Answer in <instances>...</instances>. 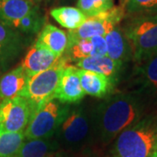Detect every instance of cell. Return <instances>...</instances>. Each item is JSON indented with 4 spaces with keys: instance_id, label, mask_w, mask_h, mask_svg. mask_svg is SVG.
Returning <instances> with one entry per match:
<instances>
[{
    "instance_id": "cell-1",
    "label": "cell",
    "mask_w": 157,
    "mask_h": 157,
    "mask_svg": "<svg viewBox=\"0 0 157 157\" xmlns=\"http://www.w3.org/2000/svg\"><path fill=\"white\" fill-rule=\"evenodd\" d=\"M149 103L135 91L117 93L93 108L94 136L107 144L146 115Z\"/></svg>"
},
{
    "instance_id": "cell-2",
    "label": "cell",
    "mask_w": 157,
    "mask_h": 157,
    "mask_svg": "<svg viewBox=\"0 0 157 157\" xmlns=\"http://www.w3.org/2000/svg\"><path fill=\"white\" fill-rule=\"evenodd\" d=\"M157 152V113L146 114L115 138L113 157H152Z\"/></svg>"
},
{
    "instance_id": "cell-3",
    "label": "cell",
    "mask_w": 157,
    "mask_h": 157,
    "mask_svg": "<svg viewBox=\"0 0 157 157\" xmlns=\"http://www.w3.org/2000/svg\"><path fill=\"white\" fill-rule=\"evenodd\" d=\"M54 136L59 148L78 151L87 146L90 140L94 138L93 108L85 105L71 107Z\"/></svg>"
},
{
    "instance_id": "cell-4",
    "label": "cell",
    "mask_w": 157,
    "mask_h": 157,
    "mask_svg": "<svg viewBox=\"0 0 157 157\" xmlns=\"http://www.w3.org/2000/svg\"><path fill=\"white\" fill-rule=\"evenodd\" d=\"M121 28L135 63L157 53V14L128 17Z\"/></svg>"
},
{
    "instance_id": "cell-5",
    "label": "cell",
    "mask_w": 157,
    "mask_h": 157,
    "mask_svg": "<svg viewBox=\"0 0 157 157\" xmlns=\"http://www.w3.org/2000/svg\"><path fill=\"white\" fill-rule=\"evenodd\" d=\"M68 59L64 54L50 68L29 77L20 96L28 101L32 112L54 99V94Z\"/></svg>"
},
{
    "instance_id": "cell-6",
    "label": "cell",
    "mask_w": 157,
    "mask_h": 157,
    "mask_svg": "<svg viewBox=\"0 0 157 157\" xmlns=\"http://www.w3.org/2000/svg\"><path fill=\"white\" fill-rule=\"evenodd\" d=\"M71 110V105L55 99L46 102L32 114L25 130V139L52 138Z\"/></svg>"
},
{
    "instance_id": "cell-7",
    "label": "cell",
    "mask_w": 157,
    "mask_h": 157,
    "mask_svg": "<svg viewBox=\"0 0 157 157\" xmlns=\"http://www.w3.org/2000/svg\"><path fill=\"white\" fill-rule=\"evenodd\" d=\"M125 17L123 7L120 6H113L109 11L99 15L87 17L78 28L68 32V45L95 36H105L112 27L121 25Z\"/></svg>"
},
{
    "instance_id": "cell-8",
    "label": "cell",
    "mask_w": 157,
    "mask_h": 157,
    "mask_svg": "<svg viewBox=\"0 0 157 157\" xmlns=\"http://www.w3.org/2000/svg\"><path fill=\"white\" fill-rule=\"evenodd\" d=\"M33 114L28 101L22 96L2 101L0 104V130L25 132Z\"/></svg>"
},
{
    "instance_id": "cell-9",
    "label": "cell",
    "mask_w": 157,
    "mask_h": 157,
    "mask_svg": "<svg viewBox=\"0 0 157 157\" xmlns=\"http://www.w3.org/2000/svg\"><path fill=\"white\" fill-rule=\"evenodd\" d=\"M135 90L148 103L157 101V53L135 63L132 73Z\"/></svg>"
},
{
    "instance_id": "cell-10",
    "label": "cell",
    "mask_w": 157,
    "mask_h": 157,
    "mask_svg": "<svg viewBox=\"0 0 157 157\" xmlns=\"http://www.w3.org/2000/svg\"><path fill=\"white\" fill-rule=\"evenodd\" d=\"M24 40L18 32L0 22V72H6L22 53Z\"/></svg>"
},
{
    "instance_id": "cell-11",
    "label": "cell",
    "mask_w": 157,
    "mask_h": 157,
    "mask_svg": "<svg viewBox=\"0 0 157 157\" xmlns=\"http://www.w3.org/2000/svg\"><path fill=\"white\" fill-rule=\"evenodd\" d=\"M85 95L86 94L78 77V67L67 65L62 73L54 99L64 104L71 105L78 103L84 99Z\"/></svg>"
},
{
    "instance_id": "cell-12",
    "label": "cell",
    "mask_w": 157,
    "mask_h": 157,
    "mask_svg": "<svg viewBox=\"0 0 157 157\" xmlns=\"http://www.w3.org/2000/svg\"><path fill=\"white\" fill-rule=\"evenodd\" d=\"M64 55L68 61L77 62L89 57L107 55V44L104 36H95L91 39L78 40L67 45Z\"/></svg>"
},
{
    "instance_id": "cell-13",
    "label": "cell",
    "mask_w": 157,
    "mask_h": 157,
    "mask_svg": "<svg viewBox=\"0 0 157 157\" xmlns=\"http://www.w3.org/2000/svg\"><path fill=\"white\" fill-rule=\"evenodd\" d=\"M107 44V55L124 66L133 59V52L121 25L110 29L104 36Z\"/></svg>"
},
{
    "instance_id": "cell-14",
    "label": "cell",
    "mask_w": 157,
    "mask_h": 157,
    "mask_svg": "<svg viewBox=\"0 0 157 157\" xmlns=\"http://www.w3.org/2000/svg\"><path fill=\"white\" fill-rule=\"evenodd\" d=\"M58 59L54 53L35 42L26 52L20 66L31 77L50 68Z\"/></svg>"
},
{
    "instance_id": "cell-15",
    "label": "cell",
    "mask_w": 157,
    "mask_h": 157,
    "mask_svg": "<svg viewBox=\"0 0 157 157\" xmlns=\"http://www.w3.org/2000/svg\"><path fill=\"white\" fill-rule=\"evenodd\" d=\"M78 74L85 94L96 98L106 97L117 83L106 75L78 68Z\"/></svg>"
},
{
    "instance_id": "cell-16",
    "label": "cell",
    "mask_w": 157,
    "mask_h": 157,
    "mask_svg": "<svg viewBox=\"0 0 157 157\" xmlns=\"http://www.w3.org/2000/svg\"><path fill=\"white\" fill-rule=\"evenodd\" d=\"M28 79L29 76L21 66L5 73L0 78V100L5 101L20 96Z\"/></svg>"
},
{
    "instance_id": "cell-17",
    "label": "cell",
    "mask_w": 157,
    "mask_h": 157,
    "mask_svg": "<svg viewBox=\"0 0 157 157\" xmlns=\"http://www.w3.org/2000/svg\"><path fill=\"white\" fill-rule=\"evenodd\" d=\"M37 9V0H0V22L9 25Z\"/></svg>"
},
{
    "instance_id": "cell-18",
    "label": "cell",
    "mask_w": 157,
    "mask_h": 157,
    "mask_svg": "<svg viewBox=\"0 0 157 157\" xmlns=\"http://www.w3.org/2000/svg\"><path fill=\"white\" fill-rule=\"evenodd\" d=\"M36 42L59 58L67 48L68 36L61 29L53 25L46 24L40 31Z\"/></svg>"
},
{
    "instance_id": "cell-19",
    "label": "cell",
    "mask_w": 157,
    "mask_h": 157,
    "mask_svg": "<svg viewBox=\"0 0 157 157\" xmlns=\"http://www.w3.org/2000/svg\"><path fill=\"white\" fill-rule=\"evenodd\" d=\"M124 66L113 60L107 55L101 57H89L76 62V67L106 75L118 81V78Z\"/></svg>"
},
{
    "instance_id": "cell-20",
    "label": "cell",
    "mask_w": 157,
    "mask_h": 157,
    "mask_svg": "<svg viewBox=\"0 0 157 157\" xmlns=\"http://www.w3.org/2000/svg\"><path fill=\"white\" fill-rule=\"evenodd\" d=\"M59 149L55 139H25L14 157H53Z\"/></svg>"
},
{
    "instance_id": "cell-21",
    "label": "cell",
    "mask_w": 157,
    "mask_h": 157,
    "mask_svg": "<svg viewBox=\"0 0 157 157\" xmlns=\"http://www.w3.org/2000/svg\"><path fill=\"white\" fill-rule=\"evenodd\" d=\"M51 17L62 27L73 31L78 28L87 17L77 7L60 6L51 9Z\"/></svg>"
},
{
    "instance_id": "cell-22",
    "label": "cell",
    "mask_w": 157,
    "mask_h": 157,
    "mask_svg": "<svg viewBox=\"0 0 157 157\" xmlns=\"http://www.w3.org/2000/svg\"><path fill=\"white\" fill-rule=\"evenodd\" d=\"M45 25V16L40 12L39 9L35 10L28 15L23 17L22 18L11 23L9 27L17 31L18 33L26 34H37Z\"/></svg>"
},
{
    "instance_id": "cell-23",
    "label": "cell",
    "mask_w": 157,
    "mask_h": 157,
    "mask_svg": "<svg viewBox=\"0 0 157 157\" xmlns=\"http://www.w3.org/2000/svg\"><path fill=\"white\" fill-rule=\"evenodd\" d=\"M25 140V132L11 133L0 130V157L15 156Z\"/></svg>"
},
{
    "instance_id": "cell-24",
    "label": "cell",
    "mask_w": 157,
    "mask_h": 157,
    "mask_svg": "<svg viewBox=\"0 0 157 157\" xmlns=\"http://www.w3.org/2000/svg\"><path fill=\"white\" fill-rule=\"evenodd\" d=\"M121 6L128 17L157 14V0H124Z\"/></svg>"
},
{
    "instance_id": "cell-25",
    "label": "cell",
    "mask_w": 157,
    "mask_h": 157,
    "mask_svg": "<svg viewBox=\"0 0 157 157\" xmlns=\"http://www.w3.org/2000/svg\"><path fill=\"white\" fill-rule=\"evenodd\" d=\"M113 7V0H78L77 8L87 17L109 11Z\"/></svg>"
},
{
    "instance_id": "cell-26",
    "label": "cell",
    "mask_w": 157,
    "mask_h": 157,
    "mask_svg": "<svg viewBox=\"0 0 157 157\" xmlns=\"http://www.w3.org/2000/svg\"><path fill=\"white\" fill-rule=\"evenodd\" d=\"M152 157H157V152H155V153L154 154V155H153Z\"/></svg>"
},
{
    "instance_id": "cell-27",
    "label": "cell",
    "mask_w": 157,
    "mask_h": 157,
    "mask_svg": "<svg viewBox=\"0 0 157 157\" xmlns=\"http://www.w3.org/2000/svg\"><path fill=\"white\" fill-rule=\"evenodd\" d=\"M120 2H121V6L123 4V2H124V0H120Z\"/></svg>"
},
{
    "instance_id": "cell-28",
    "label": "cell",
    "mask_w": 157,
    "mask_h": 157,
    "mask_svg": "<svg viewBox=\"0 0 157 157\" xmlns=\"http://www.w3.org/2000/svg\"><path fill=\"white\" fill-rule=\"evenodd\" d=\"M53 157H60V156H59V155H56V156H53Z\"/></svg>"
}]
</instances>
